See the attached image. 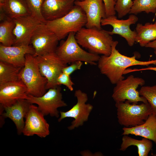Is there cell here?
Masks as SVG:
<instances>
[{
  "mask_svg": "<svg viewBox=\"0 0 156 156\" xmlns=\"http://www.w3.org/2000/svg\"><path fill=\"white\" fill-rule=\"evenodd\" d=\"M82 64V62L81 61L73 62L70 66L64 67L62 69V72L70 75L75 71L80 69Z\"/></svg>",
  "mask_w": 156,
  "mask_h": 156,
  "instance_id": "31",
  "label": "cell"
},
{
  "mask_svg": "<svg viewBox=\"0 0 156 156\" xmlns=\"http://www.w3.org/2000/svg\"><path fill=\"white\" fill-rule=\"evenodd\" d=\"M139 92L140 95L144 97L150 105L152 113L156 115V85L142 86Z\"/></svg>",
  "mask_w": 156,
  "mask_h": 156,
  "instance_id": "27",
  "label": "cell"
},
{
  "mask_svg": "<svg viewBox=\"0 0 156 156\" xmlns=\"http://www.w3.org/2000/svg\"><path fill=\"white\" fill-rule=\"evenodd\" d=\"M115 106L118 122L125 127L142 124L152 113L151 106L148 102L138 105L126 101L116 103Z\"/></svg>",
  "mask_w": 156,
  "mask_h": 156,
  "instance_id": "6",
  "label": "cell"
},
{
  "mask_svg": "<svg viewBox=\"0 0 156 156\" xmlns=\"http://www.w3.org/2000/svg\"><path fill=\"white\" fill-rule=\"evenodd\" d=\"M6 0H0V8L2 7L5 4Z\"/></svg>",
  "mask_w": 156,
  "mask_h": 156,
  "instance_id": "35",
  "label": "cell"
},
{
  "mask_svg": "<svg viewBox=\"0 0 156 156\" xmlns=\"http://www.w3.org/2000/svg\"><path fill=\"white\" fill-rule=\"evenodd\" d=\"M31 104L27 99H21L18 101L14 104L4 108V111L0 113V127L3 125L5 118H8L14 123L16 129L17 134L22 133L25 121V118Z\"/></svg>",
  "mask_w": 156,
  "mask_h": 156,
  "instance_id": "17",
  "label": "cell"
},
{
  "mask_svg": "<svg viewBox=\"0 0 156 156\" xmlns=\"http://www.w3.org/2000/svg\"><path fill=\"white\" fill-rule=\"evenodd\" d=\"M117 41H114L112 51L109 56L102 55L98 61V66L101 73L106 76L112 84L124 79L125 70L128 67L135 65L148 66L156 65V59L141 61L136 59V56L128 57L122 54L116 49Z\"/></svg>",
  "mask_w": 156,
  "mask_h": 156,
  "instance_id": "1",
  "label": "cell"
},
{
  "mask_svg": "<svg viewBox=\"0 0 156 156\" xmlns=\"http://www.w3.org/2000/svg\"><path fill=\"white\" fill-rule=\"evenodd\" d=\"M75 1H82L83 0H75Z\"/></svg>",
  "mask_w": 156,
  "mask_h": 156,
  "instance_id": "36",
  "label": "cell"
},
{
  "mask_svg": "<svg viewBox=\"0 0 156 156\" xmlns=\"http://www.w3.org/2000/svg\"><path fill=\"white\" fill-rule=\"evenodd\" d=\"M44 116L37 106L31 104L25 118L23 135L27 136L36 135L41 138L48 136L50 133L49 125Z\"/></svg>",
  "mask_w": 156,
  "mask_h": 156,
  "instance_id": "12",
  "label": "cell"
},
{
  "mask_svg": "<svg viewBox=\"0 0 156 156\" xmlns=\"http://www.w3.org/2000/svg\"><path fill=\"white\" fill-rule=\"evenodd\" d=\"M0 10L8 18L13 20L31 15L25 0H6Z\"/></svg>",
  "mask_w": 156,
  "mask_h": 156,
  "instance_id": "21",
  "label": "cell"
},
{
  "mask_svg": "<svg viewBox=\"0 0 156 156\" xmlns=\"http://www.w3.org/2000/svg\"><path fill=\"white\" fill-rule=\"evenodd\" d=\"M15 26L14 20L6 18L1 21L0 23V42L5 46H13L14 43L15 37L13 31Z\"/></svg>",
  "mask_w": 156,
  "mask_h": 156,
  "instance_id": "24",
  "label": "cell"
},
{
  "mask_svg": "<svg viewBox=\"0 0 156 156\" xmlns=\"http://www.w3.org/2000/svg\"><path fill=\"white\" fill-rule=\"evenodd\" d=\"M75 5L81 8L87 18L86 27L101 29V21L106 17L105 8L103 0L75 1Z\"/></svg>",
  "mask_w": 156,
  "mask_h": 156,
  "instance_id": "15",
  "label": "cell"
},
{
  "mask_svg": "<svg viewBox=\"0 0 156 156\" xmlns=\"http://www.w3.org/2000/svg\"><path fill=\"white\" fill-rule=\"evenodd\" d=\"M57 86L63 85L66 86L70 91L73 90V82L72 81L70 75L63 72L58 76L56 79Z\"/></svg>",
  "mask_w": 156,
  "mask_h": 156,
  "instance_id": "30",
  "label": "cell"
},
{
  "mask_svg": "<svg viewBox=\"0 0 156 156\" xmlns=\"http://www.w3.org/2000/svg\"><path fill=\"white\" fill-rule=\"evenodd\" d=\"M109 31L96 27H83L75 34L78 44L90 52L109 56L114 40Z\"/></svg>",
  "mask_w": 156,
  "mask_h": 156,
  "instance_id": "2",
  "label": "cell"
},
{
  "mask_svg": "<svg viewBox=\"0 0 156 156\" xmlns=\"http://www.w3.org/2000/svg\"><path fill=\"white\" fill-rule=\"evenodd\" d=\"M75 96L77 99V103L68 111L60 112L59 122L67 118H74L71 125L68 127L69 130H72L82 126L87 121L93 107L90 103H86L88 99L87 94L80 90H75Z\"/></svg>",
  "mask_w": 156,
  "mask_h": 156,
  "instance_id": "9",
  "label": "cell"
},
{
  "mask_svg": "<svg viewBox=\"0 0 156 156\" xmlns=\"http://www.w3.org/2000/svg\"><path fill=\"white\" fill-rule=\"evenodd\" d=\"M22 68L0 61V85L20 79V73Z\"/></svg>",
  "mask_w": 156,
  "mask_h": 156,
  "instance_id": "25",
  "label": "cell"
},
{
  "mask_svg": "<svg viewBox=\"0 0 156 156\" xmlns=\"http://www.w3.org/2000/svg\"><path fill=\"white\" fill-rule=\"evenodd\" d=\"M138 18L135 15L131 14L125 20L118 19L115 16L112 15L102 18L101 21V26L110 25L113 27L111 31H109L112 35L116 34L124 38L128 45L133 46L135 42L136 32L132 31L130 28L131 25L135 24L138 21Z\"/></svg>",
  "mask_w": 156,
  "mask_h": 156,
  "instance_id": "13",
  "label": "cell"
},
{
  "mask_svg": "<svg viewBox=\"0 0 156 156\" xmlns=\"http://www.w3.org/2000/svg\"><path fill=\"white\" fill-rule=\"evenodd\" d=\"M145 47L153 49L156 57V40L149 43L145 46Z\"/></svg>",
  "mask_w": 156,
  "mask_h": 156,
  "instance_id": "34",
  "label": "cell"
},
{
  "mask_svg": "<svg viewBox=\"0 0 156 156\" xmlns=\"http://www.w3.org/2000/svg\"><path fill=\"white\" fill-rule=\"evenodd\" d=\"M75 33L72 32L68 35L65 41H61L55 53L65 64L81 61L91 65H96L100 56L88 52L81 48L75 38Z\"/></svg>",
  "mask_w": 156,
  "mask_h": 156,
  "instance_id": "5",
  "label": "cell"
},
{
  "mask_svg": "<svg viewBox=\"0 0 156 156\" xmlns=\"http://www.w3.org/2000/svg\"><path fill=\"white\" fill-rule=\"evenodd\" d=\"M28 94L26 86L21 80L0 85V105L4 108L18 101L27 99Z\"/></svg>",
  "mask_w": 156,
  "mask_h": 156,
  "instance_id": "16",
  "label": "cell"
},
{
  "mask_svg": "<svg viewBox=\"0 0 156 156\" xmlns=\"http://www.w3.org/2000/svg\"><path fill=\"white\" fill-rule=\"evenodd\" d=\"M61 91V88L58 86L49 89L41 96L36 97L28 94L27 100L31 104H37L39 110L44 116L49 115L58 118L60 112L58 109L67 106L63 100Z\"/></svg>",
  "mask_w": 156,
  "mask_h": 156,
  "instance_id": "8",
  "label": "cell"
},
{
  "mask_svg": "<svg viewBox=\"0 0 156 156\" xmlns=\"http://www.w3.org/2000/svg\"><path fill=\"white\" fill-rule=\"evenodd\" d=\"M59 41L56 35L42 23L35 31L31 38V44L35 51V56H41L55 52Z\"/></svg>",
  "mask_w": 156,
  "mask_h": 156,
  "instance_id": "11",
  "label": "cell"
},
{
  "mask_svg": "<svg viewBox=\"0 0 156 156\" xmlns=\"http://www.w3.org/2000/svg\"><path fill=\"white\" fill-rule=\"evenodd\" d=\"M87 22L84 12L79 6L75 5L70 11L64 16L47 21L45 24L60 40L64 38L71 32L76 33L85 26Z\"/></svg>",
  "mask_w": 156,
  "mask_h": 156,
  "instance_id": "3",
  "label": "cell"
},
{
  "mask_svg": "<svg viewBox=\"0 0 156 156\" xmlns=\"http://www.w3.org/2000/svg\"><path fill=\"white\" fill-rule=\"evenodd\" d=\"M145 84V81L143 78L131 75L117 82L114 88L112 97L116 103L126 101L136 104L139 102L148 103L146 99L140 96L137 90L139 86H143Z\"/></svg>",
  "mask_w": 156,
  "mask_h": 156,
  "instance_id": "7",
  "label": "cell"
},
{
  "mask_svg": "<svg viewBox=\"0 0 156 156\" xmlns=\"http://www.w3.org/2000/svg\"><path fill=\"white\" fill-rule=\"evenodd\" d=\"M75 0H44L41 13L46 22L64 16L72 9Z\"/></svg>",
  "mask_w": 156,
  "mask_h": 156,
  "instance_id": "19",
  "label": "cell"
},
{
  "mask_svg": "<svg viewBox=\"0 0 156 156\" xmlns=\"http://www.w3.org/2000/svg\"><path fill=\"white\" fill-rule=\"evenodd\" d=\"M119 150L124 151L131 146H136L139 156H147L153 147L152 141L143 138L141 140L132 138L128 135H124Z\"/></svg>",
  "mask_w": 156,
  "mask_h": 156,
  "instance_id": "23",
  "label": "cell"
},
{
  "mask_svg": "<svg viewBox=\"0 0 156 156\" xmlns=\"http://www.w3.org/2000/svg\"><path fill=\"white\" fill-rule=\"evenodd\" d=\"M156 13V0H134L129 13L137 15L142 12Z\"/></svg>",
  "mask_w": 156,
  "mask_h": 156,
  "instance_id": "26",
  "label": "cell"
},
{
  "mask_svg": "<svg viewBox=\"0 0 156 156\" xmlns=\"http://www.w3.org/2000/svg\"><path fill=\"white\" fill-rule=\"evenodd\" d=\"M31 15L43 23L46 22L42 17L41 8L44 0H25Z\"/></svg>",
  "mask_w": 156,
  "mask_h": 156,
  "instance_id": "28",
  "label": "cell"
},
{
  "mask_svg": "<svg viewBox=\"0 0 156 156\" xmlns=\"http://www.w3.org/2000/svg\"><path fill=\"white\" fill-rule=\"evenodd\" d=\"M15 26L13 31L14 46H28L35 31L42 23L31 15L13 19Z\"/></svg>",
  "mask_w": 156,
  "mask_h": 156,
  "instance_id": "14",
  "label": "cell"
},
{
  "mask_svg": "<svg viewBox=\"0 0 156 156\" xmlns=\"http://www.w3.org/2000/svg\"><path fill=\"white\" fill-rule=\"evenodd\" d=\"M122 135H138L148 139L156 144V115L150 114L142 124L135 127H124Z\"/></svg>",
  "mask_w": 156,
  "mask_h": 156,
  "instance_id": "20",
  "label": "cell"
},
{
  "mask_svg": "<svg viewBox=\"0 0 156 156\" xmlns=\"http://www.w3.org/2000/svg\"><path fill=\"white\" fill-rule=\"evenodd\" d=\"M20 73V79L27 87L28 94L40 97L46 92L47 79L41 74L35 56L27 54Z\"/></svg>",
  "mask_w": 156,
  "mask_h": 156,
  "instance_id": "4",
  "label": "cell"
},
{
  "mask_svg": "<svg viewBox=\"0 0 156 156\" xmlns=\"http://www.w3.org/2000/svg\"><path fill=\"white\" fill-rule=\"evenodd\" d=\"M35 57L41 74L47 79L46 90L58 86L57 78L67 64H64L55 52Z\"/></svg>",
  "mask_w": 156,
  "mask_h": 156,
  "instance_id": "10",
  "label": "cell"
},
{
  "mask_svg": "<svg viewBox=\"0 0 156 156\" xmlns=\"http://www.w3.org/2000/svg\"><path fill=\"white\" fill-rule=\"evenodd\" d=\"M144 70H151L156 72V67L148 66L147 67L140 69H127V72L128 73L131 72L137 71H141Z\"/></svg>",
  "mask_w": 156,
  "mask_h": 156,
  "instance_id": "33",
  "label": "cell"
},
{
  "mask_svg": "<svg viewBox=\"0 0 156 156\" xmlns=\"http://www.w3.org/2000/svg\"><path fill=\"white\" fill-rule=\"evenodd\" d=\"M105 4L106 17L115 15L116 12L114 7L115 2L114 0H103Z\"/></svg>",
  "mask_w": 156,
  "mask_h": 156,
  "instance_id": "32",
  "label": "cell"
},
{
  "mask_svg": "<svg viewBox=\"0 0 156 156\" xmlns=\"http://www.w3.org/2000/svg\"><path fill=\"white\" fill-rule=\"evenodd\" d=\"M27 54L35 55L32 45L5 46L0 44V61L16 66L22 68L24 66L25 55Z\"/></svg>",
  "mask_w": 156,
  "mask_h": 156,
  "instance_id": "18",
  "label": "cell"
},
{
  "mask_svg": "<svg viewBox=\"0 0 156 156\" xmlns=\"http://www.w3.org/2000/svg\"><path fill=\"white\" fill-rule=\"evenodd\" d=\"M114 0L115 10L118 18H121L129 14L133 4L132 0Z\"/></svg>",
  "mask_w": 156,
  "mask_h": 156,
  "instance_id": "29",
  "label": "cell"
},
{
  "mask_svg": "<svg viewBox=\"0 0 156 156\" xmlns=\"http://www.w3.org/2000/svg\"><path fill=\"white\" fill-rule=\"evenodd\" d=\"M135 42L141 47H145L149 43L156 40V21L154 23H147L143 25L138 23L135 30Z\"/></svg>",
  "mask_w": 156,
  "mask_h": 156,
  "instance_id": "22",
  "label": "cell"
}]
</instances>
